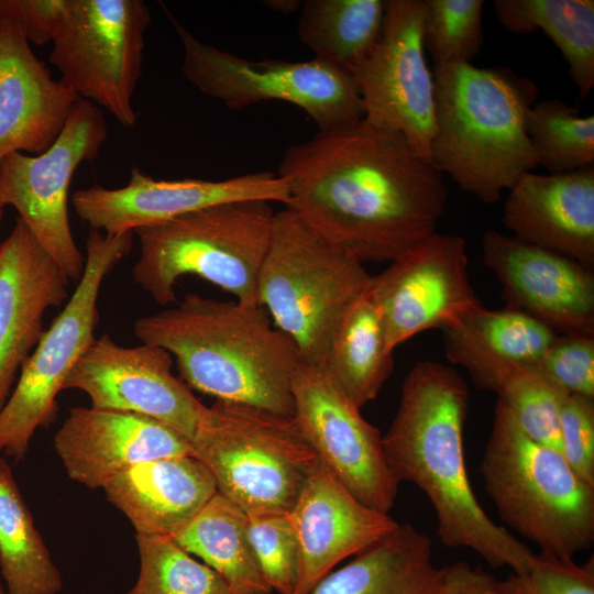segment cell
I'll return each mask as SVG.
<instances>
[{
    "instance_id": "d6a6232c",
    "label": "cell",
    "mask_w": 594,
    "mask_h": 594,
    "mask_svg": "<svg viewBox=\"0 0 594 594\" xmlns=\"http://www.w3.org/2000/svg\"><path fill=\"white\" fill-rule=\"evenodd\" d=\"M140 573L123 594H234L210 566L168 536L136 534Z\"/></svg>"
},
{
    "instance_id": "9a60e30c",
    "label": "cell",
    "mask_w": 594,
    "mask_h": 594,
    "mask_svg": "<svg viewBox=\"0 0 594 594\" xmlns=\"http://www.w3.org/2000/svg\"><path fill=\"white\" fill-rule=\"evenodd\" d=\"M468 264L465 241L436 232L371 276L369 294L393 352L418 333L454 324L481 305Z\"/></svg>"
},
{
    "instance_id": "ab89813d",
    "label": "cell",
    "mask_w": 594,
    "mask_h": 594,
    "mask_svg": "<svg viewBox=\"0 0 594 594\" xmlns=\"http://www.w3.org/2000/svg\"><path fill=\"white\" fill-rule=\"evenodd\" d=\"M69 0H0V19L11 22L29 44L52 43Z\"/></svg>"
},
{
    "instance_id": "7402d4cb",
    "label": "cell",
    "mask_w": 594,
    "mask_h": 594,
    "mask_svg": "<svg viewBox=\"0 0 594 594\" xmlns=\"http://www.w3.org/2000/svg\"><path fill=\"white\" fill-rule=\"evenodd\" d=\"M512 235L594 270V167L522 174L504 205Z\"/></svg>"
},
{
    "instance_id": "74e56055",
    "label": "cell",
    "mask_w": 594,
    "mask_h": 594,
    "mask_svg": "<svg viewBox=\"0 0 594 594\" xmlns=\"http://www.w3.org/2000/svg\"><path fill=\"white\" fill-rule=\"evenodd\" d=\"M538 365L568 394L594 398V337L558 334Z\"/></svg>"
},
{
    "instance_id": "d4e9b609",
    "label": "cell",
    "mask_w": 594,
    "mask_h": 594,
    "mask_svg": "<svg viewBox=\"0 0 594 594\" xmlns=\"http://www.w3.org/2000/svg\"><path fill=\"white\" fill-rule=\"evenodd\" d=\"M442 331L448 361L466 370L479 388L491 392L515 367L538 364L559 334L525 314L491 310L482 304Z\"/></svg>"
},
{
    "instance_id": "60d3db41",
    "label": "cell",
    "mask_w": 594,
    "mask_h": 594,
    "mask_svg": "<svg viewBox=\"0 0 594 594\" xmlns=\"http://www.w3.org/2000/svg\"><path fill=\"white\" fill-rule=\"evenodd\" d=\"M438 594H507L502 580L464 561L442 568Z\"/></svg>"
},
{
    "instance_id": "b9f144b4",
    "label": "cell",
    "mask_w": 594,
    "mask_h": 594,
    "mask_svg": "<svg viewBox=\"0 0 594 594\" xmlns=\"http://www.w3.org/2000/svg\"><path fill=\"white\" fill-rule=\"evenodd\" d=\"M270 7L273 9H276L277 11H284V12H292L294 11L298 6L299 1H270Z\"/></svg>"
},
{
    "instance_id": "7c38bea8",
    "label": "cell",
    "mask_w": 594,
    "mask_h": 594,
    "mask_svg": "<svg viewBox=\"0 0 594 594\" xmlns=\"http://www.w3.org/2000/svg\"><path fill=\"white\" fill-rule=\"evenodd\" d=\"M108 138L102 110L78 98L54 144L40 155L12 153L0 162V198L69 279L79 280L85 257L73 238L68 190L77 167L94 161Z\"/></svg>"
},
{
    "instance_id": "8d00e7d4",
    "label": "cell",
    "mask_w": 594,
    "mask_h": 594,
    "mask_svg": "<svg viewBox=\"0 0 594 594\" xmlns=\"http://www.w3.org/2000/svg\"><path fill=\"white\" fill-rule=\"evenodd\" d=\"M507 594H594L593 558L585 564L536 553L528 571L502 580Z\"/></svg>"
},
{
    "instance_id": "f1b7e54d",
    "label": "cell",
    "mask_w": 594,
    "mask_h": 594,
    "mask_svg": "<svg viewBox=\"0 0 594 594\" xmlns=\"http://www.w3.org/2000/svg\"><path fill=\"white\" fill-rule=\"evenodd\" d=\"M499 23L514 34L543 31L569 65L581 98L594 87L593 0H495Z\"/></svg>"
},
{
    "instance_id": "1f68e13d",
    "label": "cell",
    "mask_w": 594,
    "mask_h": 594,
    "mask_svg": "<svg viewBox=\"0 0 594 594\" xmlns=\"http://www.w3.org/2000/svg\"><path fill=\"white\" fill-rule=\"evenodd\" d=\"M526 131L538 165L549 174H562L594 164V117L557 99L534 103Z\"/></svg>"
},
{
    "instance_id": "836d02e7",
    "label": "cell",
    "mask_w": 594,
    "mask_h": 594,
    "mask_svg": "<svg viewBox=\"0 0 594 594\" xmlns=\"http://www.w3.org/2000/svg\"><path fill=\"white\" fill-rule=\"evenodd\" d=\"M494 393L524 432L560 451V411L569 394L538 364L515 367Z\"/></svg>"
},
{
    "instance_id": "5b68a950",
    "label": "cell",
    "mask_w": 594,
    "mask_h": 594,
    "mask_svg": "<svg viewBox=\"0 0 594 594\" xmlns=\"http://www.w3.org/2000/svg\"><path fill=\"white\" fill-rule=\"evenodd\" d=\"M480 472L501 519L541 553L573 559L592 546L594 486L559 450L524 432L498 399Z\"/></svg>"
},
{
    "instance_id": "f546056e",
    "label": "cell",
    "mask_w": 594,
    "mask_h": 594,
    "mask_svg": "<svg viewBox=\"0 0 594 594\" xmlns=\"http://www.w3.org/2000/svg\"><path fill=\"white\" fill-rule=\"evenodd\" d=\"M383 0H307L298 36L315 57L351 75L380 38Z\"/></svg>"
},
{
    "instance_id": "e575fe53",
    "label": "cell",
    "mask_w": 594,
    "mask_h": 594,
    "mask_svg": "<svg viewBox=\"0 0 594 594\" xmlns=\"http://www.w3.org/2000/svg\"><path fill=\"white\" fill-rule=\"evenodd\" d=\"M425 50L435 66L464 64L480 52L484 36L483 0H424Z\"/></svg>"
},
{
    "instance_id": "5bb4252c",
    "label": "cell",
    "mask_w": 594,
    "mask_h": 594,
    "mask_svg": "<svg viewBox=\"0 0 594 594\" xmlns=\"http://www.w3.org/2000/svg\"><path fill=\"white\" fill-rule=\"evenodd\" d=\"M292 395L293 417L320 461L361 503L388 514L400 482L386 461L380 430L323 366L301 361Z\"/></svg>"
},
{
    "instance_id": "484cf974",
    "label": "cell",
    "mask_w": 594,
    "mask_h": 594,
    "mask_svg": "<svg viewBox=\"0 0 594 594\" xmlns=\"http://www.w3.org/2000/svg\"><path fill=\"white\" fill-rule=\"evenodd\" d=\"M431 539L404 524L330 572L310 594H438Z\"/></svg>"
},
{
    "instance_id": "83f0119b",
    "label": "cell",
    "mask_w": 594,
    "mask_h": 594,
    "mask_svg": "<svg viewBox=\"0 0 594 594\" xmlns=\"http://www.w3.org/2000/svg\"><path fill=\"white\" fill-rule=\"evenodd\" d=\"M393 353L380 310L367 289L339 321L323 367L361 409L376 398L388 380Z\"/></svg>"
},
{
    "instance_id": "cb8c5ba5",
    "label": "cell",
    "mask_w": 594,
    "mask_h": 594,
    "mask_svg": "<svg viewBox=\"0 0 594 594\" xmlns=\"http://www.w3.org/2000/svg\"><path fill=\"white\" fill-rule=\"evenodd\" d=\"M136 534L174 537L218 492L208 469L191 454L140 463L102 487Z\"/></svg>"
},
{
    "instance_id": "603a6c76",
    "label": "cell",
    "mask_w": 594,
    "mask_h": 594,
    "mask_svg": "<svg viewBox=\"0 0 594 594\" xmlns=\"http://www.w3.org/2000/svg\"><path fill=\"white\" fill-rule=\"evenodd\" d=\"M79 97L0 19V162L12 153L40 155L62 132Z\"/></svg>"
},
{
    "instance_id": "6da1fadb",
    "label": "cell",
    "mask_w": 594,
    "mask_h": 594,
    "mask_svg": "<svg viewBox=\"0 0 594 594\" xmlns=\"http://www.w3.org/2000/svg\"><path fill=\"white\" fill-rule=\"evenodd\" d=\"M277 175L286 207L362 263H391L435 234L448 198L443 174L364 119L292 145Z\"/></svg>"
},
{
    "instance_id": "ba28073f",
    "label": "cell",
    "mask_w": 594,
    "mask_h": 594,
    "mask_svg": "<svg viewBox=\"0 0 594 594\" xmlns=\"http://www.w3.org/2000/svg\"><path fill=\"white\" fill-rule=\"evenodd\" d=\"M189 443L218 492L249 516L289 514L320 461L293 416L219 399Z\"/></svg>"
},
{
    "instance_id": "4dcf8cb0",
    "label": "cell",
    "mask_w": 594,
    "mask_h": 594,
    "mask_svg": "<svg viewBox=\"0 0 594 594\" xmlns=\"http://www.w3.org/2000/svg\"><path fill=\"white\" fill-rule=\"evenodd\" d=\"M0 572L9 594H58L63 587L59 570L3 458H0Z\"/></svg>"
},
{
    "instance_id": "7bdbcfd3",
    "label": "cell",
    "mask_w": 594,
    "mask_h": 594,
    "mask_svg": "<svg viewBox=\"0 0 594 594\" xmlns=\"http://www.w3.org/2000/svg\"><path fill=\"white\" fill-rule=\"evenodd\" d=\"M4 204L2 202L1 198H0V222H1V219H2V216H3V209H4ZM1 243L0 242V246H1Z\"/></svg>"
},
{
    "instance_id": "30bf717a",
    "label": "cell",
    "mask_w": 594,
    "mask_h": 594,
    "mask_svg": "<svg viewBox=\"0 0 594 594\" xmlns=\"http://www.w3.org/2000/svg\"><path fill=\"white\" fill-rule=\"evenodd\" d=\"M184 48L182 72L201 92L239 110L277 100L304 110L328 131L360 121L364 110L352 76L317 58L249 61L204 43L167 12Z\"/></svg>"
},
{
    "instance_id": "d6986e66",
    "label": "cell",
    "mask_w": 594,
    "mask_h": 594,
    "mask_svg": "<svg viewBox=\"0 0 594 594\" xmlns=\"http://www.w3.org/2000/svg\"><path fill=\"white\" fill-rule=\"evenodd\" d=\"M54 448L69 479L91 490L140 463L190 454L189 441L156 419L91 406L69 409Z\"/></svg>"
},
{
    "instance_id": "3957f363",
    "label": "cell",
    "mask_w": 594,
    "mask_h": 594,
    "mask_svg": "<svg viewBox=\"0 0 594 594\" xmlns=\"http://www.w3.org/2000/svg\"><path fill=\"white\" fill-rule=\"evenodd\" d=\"M133 331L142 343L170 353L187 386L219 400L294 415L292 380L301 359L262 306L189 293L173 307L138 318Z\"/></svg>"
},
{
    "instance_id": "8992f818",
    "label": "cell",
    "mask_w": 594,
    "mask_h": 594,
    "mask_svg": "<svg viewBox=\"0 0 594 594\" xmlns=\"http://www.w3.org/2000/svg\"><path fill=\"white\" fill-rule=\"evenodd\" d=\"M274 215L270 201L239 200L138 228L133 280L160 305L176 301L182 276L196 275L242 305L260 306L257 279Z\"/></svg>"
},
{
    "instance_id": "7a4b0ae2",
    "label": "cell",
    "mask_w": 594,
    "mask_h": 594,
    "mask_svg": "<svg viewBox=\"0 0 594 594\" xmlns=\"http://www.w3.org/2000/svg\"><path fill=\"white\" fill-rule=\"evenodd\" d=\"M469 397L468 385L453 367L436 361L415 364L383 436L386 461L399 482L425 493L446 547L469 548L492 568L524 574L536 552L490 518L470 484L463 451Z\"/></svg>"
},
{
    "instance_id": "4316f807",
    "label": "cell",
    "mask_w": 594,
    "mask_h": 594,
    "mask_svg": "<svg viewBox=\"0 0 594 594\" xmlns=\"http://www.w3.org/2000/svg\"><path fill=\"white\" fill-rule=\"evenodd\" d=\"M172 538L215 570L234 594H272L249 539L248 515L221 493Z\"/></svg>"
},
{
    "instance_id": "d590c367",
    "label": "cell",
    "mask_w": 594,
    "mask_h": 594,
    "mask_svg": "<svg viewBox=\"0 0 594 594\" xmlns=\"http://www.w3.org/2000/svg\"><path fill=\"white\" fill-rule=\"evenodd\" d=\"M248 535L270 586L279 594H292L300 552L289 514L248 515Z\"/></svg>"
},
{
    "instance_id": "e0dca14e",
    "label": "cell",
    "mask_w": 594,
    "mask_h": 594,
    "mask_svg": "<svg viewBox=\"0 0 594 594\" xmlns=\"http://www.w3.org/2000/svg\"><path fill=\"white\" fill-rule=\"evenodd\" d=\"M239 200L288 204L284 180L271 172H257L221 180L154 179L131 169L129 184L120 188H80L72 202L78 217L91 230L106 234L134 231L212 205Z\"/></svg>"
},
{
    "instance_id": "4fadbf2b",
    "label": "cell",
    "mask_w": 594,
    "mask_h": 594,
    "mask_svg": "<svg viewBox=\"0 0 594 594\" xmlns=\"http://www.w3.org/2000/svg\"><path fill=\"white\" fill-rule=\"evenodd\" d=\"M424 14L422 0L385 1L380 38L351 76L363 119L400 134L418 156L429 161L436 95L425 56Z\"/></svg>"
},
{
    "instance_id": "ac0fdd59",
    "label": "cell",
    "mask_w": 594,
    "mask_h": 594,
    "mask_svg": "<svg viewBox=\"0 0 594 594\" xmlns=\"http://www.w3.org/2000/svg\"><path fill=\"white\" fill-rule=\"evenodd\" d=\"M483 263L501 285L505 308L559 334L594 337V275L576 261L514 235L488 230Z\"/></svg>"
},
{
    "instance_id": "9c48e42d",
    "label": "cell",
    "mask_w": 594,
    "mask_h": 594,
    "mask_svg": "<svg viewBox=\"0 0 594 594\" xmlns=\"http://www.w3.org/2000/svg\"><path fill=\"white\" fill-rule=\"evenodd\" d=\"M133 237V231L106 234L90 230L85 267L76 289L22 365L0 411V453L22 460L35 430L47 429L55 422L57 395L77 360L95 340L102 282L130 253Z\"/></svg>"
},
{
    "instance_id": "f35d334b",
    "label": "cell",
    "mask_w": 594,
    "mask_h": 594,
    "mask_svg": "<svg viewBox=\"0 0 594 594\" xmlns=\"http://www.w3.org/2000/svg\"><path fill=\"white\" fill-rule=\"evenodd\" d=\"M560 452L570 468L594 486V398L569 394L559 419Z\"/></svg>"
},
{
    "instance_id": "ee69618b",
    "label": "cell",
    "mask_w": 594,
    "mask_h": 594,
    "mask_svg": "<svg viewBox=\"0 0 594 594\" xmlns=\"http://www.w3.org/2000/svg\"><path fill=\"white\" fill-rule=\"evenodd\" d=\"M0 594H4L1 583H0Z\"/></svg>"
},
{
    "instance_id": "8fae6325",
    "label": "cell",
    "mask_w": 594,
    "mask_h": 594,
    "mask_svg": "<svg viewBox=\"0 0 594 594\" xmlns=\"http://www.w3.org/2000/svg\"><path fill=\"white\" fill-rule=\"evenodd\" d=\"M151 12L142 0H69L50 63L79 98L125 129L138 121L132 97L141 76Z\"/></svg>"
},
{
    "instance_id": "ffe728a7",
    "label": "cell",
    "mask_w": 594,
    "mask_h": 594,
    "mask_svg": "<svg viewBox=\"0 0 594 594\" xmlns=\"http://www.w3.org/2000/svg\"><path fill=\"white\" fill-rule=\"evenodd\" d=\"M289 518L300 552L292 594H310L338 563L398 526L387 513L361 503L321 461L306 480Z\"/></svg>"
},
{
    "instance_id": "2e32d148",
    "label": "cell",
    "mask_w": 594,
    "mask_h": 594,
    "mask_svg": "<svg viewBox=\"0 0 594 594\" xmlns=\"http://www.w3.org/2000/svg\"><path fill=\"white\" fill-rule=\"evenodd\" d=\"M165 349L122 346L105 333L95 338L69 372L64 389L86 393L91 407L144 415L173 428L189 442L208 407L172 373Z\"/></svg>"
},
{
    "instance_id": "277c9868",
    "label": "cell",
    "mask_w": 594,
    "mask_h": 594,
    "mask_svg": "<svg viewBox=\"0 0 594 594\" xmlns=\"http://www.w3.org/2000/svg\"><path fill=\"white\" fill-rule=\"evenodd\" d=\"M435 134L429 162L485 204L501 200L538 166L526 119L536 85L505 67L435 66Z\"/></svg>"
},
{
    "instance_id": "44dd1931",
    "label": "cell",
    "mask_w": 594,
    "mask_h": 594,
    "mask_svg": "<svg viewBox=\"0 0 594 594\" xmlns=\"http://www.w3.org/2000/svg\"><path fill=\"white\" fill-rule=\"evenodd\" d=\"M69 278L16 217L0 246V411L37 345L43 317L68 298Z\"/></svg>"
},
{
    "instance_id": "52a82bcc",
    "label": "cell",
    "mask_w": 594,
    "mask_h": 594,
    "mask_svg": "<svg viewBox=\"0 0 594 594\" xmlns=\"http://www.w3.org/2000/svg\"><path fill=\"white\" fill-rule=\"evenodd\" d=\"M362 262L327 240L294 209L275 212L257 279V300L302 362L323 366L334 330L369 289Z\"/></svg>"
}]
</instances>
